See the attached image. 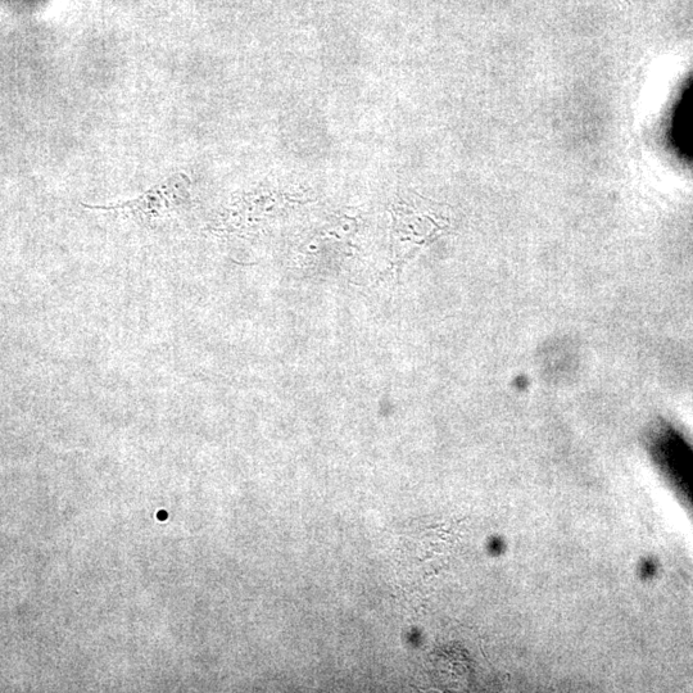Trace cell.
Here are the masks:
<instances>
[{
  "instance_id": "obj_1",
  "label": "cell",
  "mask_w": 693,
  "mask_h": 693,
  "mask_svg": "<svg viewBox=\"0 0 693 693\" xmlns=\"http://www.w3.org/2000/svg\"><path fill=\"white\" fill-rule=\"evenodd\" d=\"M625 2H627L628 6H629V4H631V3H629V0H625Z\"/></svg>"
}]
</instances>
